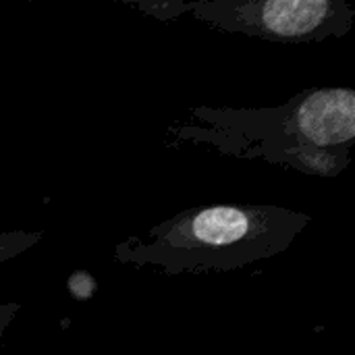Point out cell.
Segmentation results:
<instances>
[{
	"label": "cell",
	"instance_id": "6da1fadb",
	"mask_svg": "<svg viewBox=\"0 0 355 355\" xmlns=\"http://www.w3.org/2000/svg\"><path fill=\"white\" fill-rule=\"evenodd\" d=\"M168 133L223 156L266 160L312 177H339L352 164L355 92L308 87L272 108L193 106L189 121L168 127Z\"/></svg>",
	"mask_w": 355,
	"mask_h": 355
},
{
	"label": "cell",
	"instance_id": "7a4b0ae2",
	"mask_svg": "<svg viewBox=\"0 0 355 355\" xmlns=\"http://www.w3.org/2000/svg\"><path fill=\"white\" fill-rule=\"evenodd\" d=\"M312 223L277 204L193 206L114 245V260L162 275L231 272L275 258Z\"/></svg>",
	"mask_w": 355,
	"mask_h": 355
},
{
	"label": "cell",
	"instance_id": "3957f363",
	"mask_svg": "<svg viewBox=\"0 0 355 355\" xmlns=\"http://www.w3.org/2000/svg\"><path fill=\"white\" fill-rule=\"evenodd\" d=\"M191 15L227 33L283 44L343 37L355 23L345 0H200Z\"/></svg>",
	"mask_w": 355,
	"mask_h": 355
},
{
	"label": "cell",
	"instance_id": "277c9868",
	"mask_svg": "<svg viewBox=\"0 0 355 355\" xmlns=\"http://www.w3.org/2000/svg\"><path fill=\"white\" fill-rule=\"evenodd\" d=\"M125 4L144 10L146 15L156 17L160 21H171L183 15H191V6H193V2H181V0H139V2L125 0Z\"/></svg>",
	"mask_w": 355,
	"mask_h": 355
},
{
	"label": "cell",
	"instance_id": "5b68a950",
	"mask_svg": "<svg viewBox=\"0 0 355 355\" xmlns=\"http://www.w3.org/2000/svg\"><path fill=\"white\" fill-rule=\"evenodd\" d=\"M40 239H42V233H37V231H8V233H0V264L21 256V254H25L35 243H40Z\"/></svg>",
	"mask_w": 355,
	"mask_h": 355
},
{
	"label": "cell",
	"instance_id": "8992f818",
	"mask_svg": "<svg viewBox=\"0 0 355 355\" xmlns=\"http://www.w3.org/2000/svg\"><path fill=\"white\" fill-rule=\"evenodd\" d=\"M19 312H21V304H19V302L0 304V339H2L4 333L8 331V327L12 324V320L19 316Z\"/></svg>",
	"mask_w": 355,
	"mask_h": 355
}]
</instances>
